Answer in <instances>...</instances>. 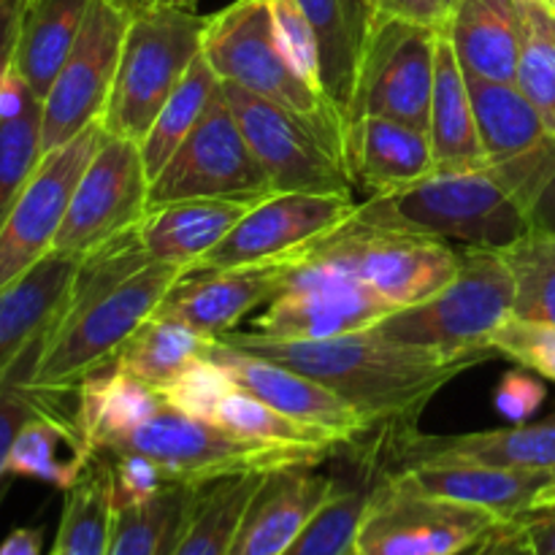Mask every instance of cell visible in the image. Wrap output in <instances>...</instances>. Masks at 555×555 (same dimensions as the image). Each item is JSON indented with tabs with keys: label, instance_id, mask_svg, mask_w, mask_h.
I'll list each match as a JSON object with an SVG mask.
<instances>
[{
	"label": "cell",
	"instance_id": "1",
	"mask_svg": "<svg viewBox=\"0 0 555 555\" xmlns=\"http://www.w3.org/2000/svg\"><path fill=\"white\" fill-rule=\"evenodd\" d=\"M182 276L179 266L146 258L135 228L81 258L68 304L43 339L27 385L49 396L76 393L85 377L114 361Z\"/></svg>",
	"mask_w": 555,
	"mask_h": 555
},
{
	"label": "cell",
	"instance_id": "2",
	"mask_svg": "<svg viewBox=\"0 0 555 555\" xmlns=\"http://www.w3.org/2000/svg\"><path fill=\"white\" fill-rule=\"evenodd\" d=\"M217 339L309 374L385 434L415 428L421 412L444 385L482 363L393 345L374 331L323 341H280L233 328Z\"/></svg>",
	"mask_w": 555,
	"mask_h": 555
},
{
	"label": "cell",
	"instance_id": "3",
	"mask_svg": "<svg viewBox=\"0 0 555 555\" xmlns=\"http://www.w3.org/2000/svg\"><path fill=\"white\" fill-rule=\"evenodd\" d=\"M347 222L482 249H504L534 231L524 206L491 166L431 171L410 188L369 195Z\"/></svg>",
	"mask_w": 555,
	"mask_h": 555
},
{
	"label": "cell",
	"instance_id": "4",
	"mask_svg": "<svg viewBox=\"0 0 555 555\" xmlns=\"http://www.w3.org/2000/svg\"><path fill=\"white\" fill-rule=\"evenodd\" d=\"M515 314V276L502 249L461 247V269L437 296L379 320L377 336L442 358L491 361V339Z\"/></svg>",
	"mask_w": 555,
	"mask_h": 555
},
{
	"label": "cell",
	"instance_id": "5",
	"mask_svg": "<svg viewBox=\"0 0 555 555\" xmlns=\"http://www.w3.org/2000/svg\"><path fill=\"white\" fill-rule=\"evenodd\" d=\"M204 57L222 85H236L287 108L345 157V117L328 95L312 90L287 65L271 25L269 0H236L211 14L204 30Z\"/></svg>",
	"mask_w": 555,
	"mask_h": 555
},
{
	"label": "cell",
	"instance_id": "6",
	"mask_svg": "<svg viewBox=\"0 0 555 555\" xmlns=\"http://www.w3.org/2000/svg\"><path fill=\"white\" fill-rule=\"evenodd\" d=\"M209 16L193 5H152L128 16L103 130L119 139L144 141L163 103L171 98L190 65L204 52Z\"/></svg>",
	"mask_w": 555,
	"mask_h": 555
},
{
	"label": "cell",
	"instance_id": "7",
	"mask_svg": "<svg viewBox=\"0 0 555 555\" xmlns=\"http://www.w3.org/2000/svg\"><path fill=\"white\" fill-rule=\"evenodd\" d=\"M103 453L146 455L173 486H206L222 477L269 475L287 466H320L325 461L307 450L236 437L217 423L195 421L171 406H163Z\"/></svg>",
	"mask_w": 555,
	"mask_h": 555
},
{
	"label": "cell",
	"instance_id": "8",
	"mask_svg": "<svg viewBox=\"0 0 555 555\" xmlns=\"http://www.w3.org/2000/svg\"><path fill=\"white\" fill-rule=\"evenodd\" d=\"M296 260L356 276L393 307H415L437 296L461 269V247L417 233L345 225Z\"/></svg>",
	"mask_w": 555,
	"mask_h": 555
},
{
	"label": "cell",
	"instance_id": "9",
	"mask_svg": "<svg viewBox=\"0 0 555 555\" xmlns=\"http://www.w3.org/2000/svg\"><path fill=\"white\" fill-rule=\"evenodd\" d=\"M442 30L377 9L358 60L347 125L366 114L393 117L428 130L437 47Z\"/></svg>",
	"mask_w": 555,
	"mask_h": 555
},
{
	"label": "cell",
	"instance_id": "10",
	"mask_svg": "<svg viewBox=\"0 0 555 555\" xmlns=\"http://www.w3.org/2000/svg\"><path fill=\"white\" fill-rule=\"evenodd\" d=\"M504 526L469 504L428 496L385 475L369 491L356 531V555H464Z\"/></svg>",
	"mask_w": 555,
	"mask_h": 555
},
{
	"label": "cell",
	"instance_id": "11",
	"mask_svg": "<svg viewBox=\"0 0 555 555\" xmlns=\"http://www.w3.org/2000/svg\"><path fill=\"white\" fill-rule=\"evenodd\" d=\"M269 195H274L269 173L233 117L220 81L204 117L150 182V206L182 198L263 201Z\"/></svg>",
	"mask_w": 555,
	"mask_h": 555
},
{
	"label": "cell",
	"instance_id": "12",
	"mask_svg": "<svg viewBox=\"0 0 555 555\" xmlns=\"http://www.w3.org/2000/svg\"><path fill=\"white\" fill-rule=\"evenodd\" d=\"M150 182L139 141L119 139L103 130L76 182L52 253L81 260L133 231L150 209Z\"/></svg>",
	"mask_w": 555,
	"mask_h": 555
},
{
	"label": "cell",
	"instance_id": "13",
	"mask_svg": "<svg viewBox=\"0 0 555 555\" xmlns=\"http://www.w3.org/2000/svg\"><path fill=\"white\" fill-rule=\"evenodd\" d=\"M399 312L345 271L293 260L285 287L255 318L253 331L280 341H323L361 334Z\"/></svg>",
	"mask_w": 555,
	"mask_h": 555
},
{
	"label": "cell",
	"instance_id": "14",
	"mask_svg": "<svg viewBox=\"0 0 555 555\" xmlns=\"http://www.w3.org/2000/svg\"><path fill=\"white\" fill-rule=\"evenodd\" d=\"M356 206L352 193H274L258 201L190 271L291 263L339 231Z\"/></svg>",
	"mask_w": 555,
	"mask_h": 555
},
{
	"label": "cell",
	"instance_id": "15",
	"mask_svg": "<svg viewBox=\"0 0 555 555\" xmlns=\"http://www.w3.org/2000/svg\"><path fill=\"white\" fill-rule=\"evenodd\" d=\"M222 95L274 193H352L345 157L312 125L236 85H222Z\"/></svg>",
	"mask_w": 555,
	"mask_h": 555
},
{
	"label": "cell",
	"instance_id": "16",
	"mask_svg": "<svg viewBox=\"0 0 555 555\" xmlns=\"http://www.w3.org/2000/svg\"><path fill=\"white\" fill-rule=\"evenodd\" d=\"M128 14L112 0H92L74 49L43 95V155L98 125L112 98Z\"/></svg>",
	"mask_w": 555,
	"mask_h": 555
},
{
	"label": "cell",
	"instance_id": "17",
	"mask_svg": "<svg viewBox=\"0 0 555 555\" xmlns=\"http://www.w3.org/2000/svg\"><path fill=\"white\" fill-rule=\"evenodd\" d=\"M101 135L103 125L98 122L68 144L41 157L36 173L0 225V291L52 253L54 238L68 215L76 182L90 163Z\"/></svg>",
	"mask_w": 555,
	"mask_h": 555
},
{
	"label": "cell",
	"instance_id": "18",
	"mask_svg": "<svg viewBox=\"0 0 555 555\" xmlns=\"http://www.w3.org/2000/svg\"><path fill=\"white\" fill-rule=\"evenodd\" d=\"M204 358L220 363L236 379L238 388L253 393L263 404L274 406L276 412L304 423V426L320 428V431L347 442L350 448L361 442L369 431H374L372 423L356 406L347 404L341 396H336L334 390L325 388L309 374L285 366V363L249 356L236 347L222 345L220 339L206 341Z\"/></svg>",
	"mask_w": 555,
	"mask_h": 555
},
{
	"label": "cell",
	"instance_id": "19",
	"mask_svg": "<svg viewBox=\"0 0 555 555\" xmlns=\"http://www.w3.org/2000/svg\"><path fill=\"white\" fill-rule=\"evenodd\" d=\"M385 453H390V469H406L417 464H480L513 472H555V412L545 421L513 423L493 431L417 434L415 428L385 437Z\"/></svg>",
	"mask_w": 555,
	"mask_h": 555
},
{
	"label": "cell",
	"instance_id": "20",
	"mask_svg": "<svg viewBox=\"0 0 555 555\" xmlns=\"http://www.w3.org/2000/svg\"><path fill=\"white\" fill-rule=\"evenodd\" d=\"M291 263L190 271L168 291L155 314L179 320L206 339H217L276 298L285 287Z\"/></svg>",
	"mask_w": 555,
	"mask_h": 555
},
{
	"label": "cell",
	"instance_id": "21",
	"mask_svg": "<svg viewBox=\"0 0 555 555\" xmlns=\"http://www.w3.org/2000/svg\"><path fill=\"white\" fill-rule=\"evenodd\" d=\"M339 488L334 477L320 475L314 466H287L263 475L244 507L228 555H282Z\"/></svg>",
	"mask_w": 555,
	"mask_h": 555
},
{
	"label": "cell",
	"instance_id": "22",
	"mask_svg": "<svg viewBox=\"0 0 555 555\" xmlns=\"http://www.w3.org/2000/svg\"><path fill=\"white\" fill-rule=\"evenodd\" d=\"M76 258L49 253L41 263L0 291V379L36 350L65 309L79 274Z\"/></svg>",
	"mask_w": 555,
	"mask_h": 555
},
{
	"label": "cell",
	"instance_id": "23",
	"mask_svg": "<svg viewBox=\"0 0 555 555\" xmlns=\"http://www.w3.org/2000/svg\"><path fill=\"white\" fill-rule=\"evenodd\" d=\"M345 163L352 182L369 195L393 193L434 171L431 139L426 128L366 114L347 125Z\"/></svg>",
	"mask_w": 555,
	"mask_h": 555
},
{
	"label": "cell",
	"instance_id": "24",
	"mask_svg": "<svg viewBox=\"0 0 555 555\" xmlns=\"http://www.w3.org/2000/svg\"><path fill=\"white\" fill-rule=\"evenodd\" d=\"M255 204L258 201L182 198L150 206L135 225V242L152 263L179 266L188 274Z\"/></svg>",
	"mask_w": 555,
	"mask_h": 555
},
{
	"label": "cell",
	"instance_id": "25",
	"mask_svg": "<svg viewBox=\"0 0 555 555\" xmlns=\"http://www.w3.org/2000/svg\"><path fill=\"white\" fill-rule=\"evenodd\" d=\"M385 475L428 496L469 504L496 515L504 524H515L529 515L537 493L551 480L553 472H513L480 464H417Z\"/></svg>",
	"mask_w": 555,
	"mask_h": 555
},
{
	"label": "cell",
	"instance_id": "26",
	"mask_svg": "<svg viewBox=\"0 0 555 555\" xmlns=\"http://www.w3.org/2000/svg\"><path fill=\"white\" fill-rule=\"evenodd\" d=\"M442 33L466 76L515 85L520 49L518 0H455Z\"/></svg>",
	"mask_w": 555,
	"mask_h": 555
},
{
	"label": "cell",
	"instance_id": "27",
	"mask_svg": "<svg viewBox=\"0 0 555 555\" xmlns=\"http://www.w3.org/2000/svg\"><path fill=\"white\" fill-rule=\"evenodd\" d=\"M428 139H431L434 171H472V168L488 166L469 79H466V70L461 68L453 43L448 41L444 33L439 36L437 47Z\"/></svg>",
	"mask_w": 555,
	"mask_h": 555
},
{
	"label": "cell",
	"instance_id": "28",
	"mask_svg": "<svg viewBox=\"0 0 555 555\" xmlns=\"http://www.w3.org/2000/svg\"><path fill=\"white\" fill-rule=\"evenodd\" d=\"M76 396H79V404H76L74 421L95 453L108 450L117 439L139 428L166 406L160 390L150 388L117 363H108L85 377Z\"/></svg>",
	"mask_w": 555,
	"mask_h": 555
},
{
	"label": "cell",
	"instance_id": "29",
	"mask_svg": "<svg viewBox=\"0 0 555 555\" xmlns=\"http://www.w3.org/2000/svg\"><path fill=\"white\" fill-rule=\"evenodd\" d=\"M92 0H22L11 68L43 101L79 38Z\"/></svg>",
	"mask_w": 555,
	"mask_h": 555
},
{
	"label": "cell",
	"instance_id": "30",
	"mask_svg": "<svg viewBox=\"0 0 555 555\" xmlns=\"http://www.w3.org/2000/svg\"><path fill=\"white\" fill-rule=\"evenodd\" d=\"M92 459L95 450L87 444L74 415H65L60 401H54L20 428L11 444L9 472L11 477H30L65 493Z\"/></svg>",
	"mask_w": 555,
	"mask_h": 555
},
{
	"label": "cell",
	"instance_id": "31",
	"mask_svg": "<svg viewBox=\"0 0 555 555\" xmlns=\"http://www.w3.org/2000/svg\"><path fill=\"white\" fill-rule=\"evenodd\" d=\"M296 3L301 5L318 33L325 95L334 101L341 117H347L363 38H366L369 20L377 9L372 0H296Z\"/></svg>",
	"mask_w": 555,
	"mask_h": 555
},
{
	"label": "cell",
	"instance_id": "32",
	"mask_svg": "<svg viewBox=\"0 0 555 555\" xmlns=\"http://www.w3.org/2000/svg\"><path fill=\"white\" fill-rule=\"evenodd\" d=\"M41 119V98L11 68L0 87V225L43 157Z\"/></svg>",
	"mask_w": 555,
	"mask_h": 555
},
{
	"label": "cell",
	"instance_id": "33",
	"mask_svg": "<svg viewBox=\"0 0 555 555\" xmlns=\"http://www.w3.org/2000/svg\"><path fill=\"white\" fill-rule=\"evenodd\" d=\"M488 166H502L534 150L551 135L537 108L509 81L466 76Z\"/></svg>",
	"mask_w": 555,
	"mask_h": 555
},
{
	"label": "cell",
	"instance_id": "34",
	"mask_svg": "<svg viewBox=\"0 0 555 555\" xmlns=\"http://www.w3.org/2000/svg\"><path fill=\"white\" fill-rule=\"evenodd\" d=\"M114 515L112 464L106 455L95 453L79 480L65 491L52 555H108Z\"/></svg>",
	"mask_w": 555,
	"mask_h": 555
},
{
	"label": "cell",
	"instance_id": "35",
	"mask_svg": "<svg viewBox=\"0 0 555 555\" xmlns=\"http://www.w3.org/2000/svg\"><path fill=\"white\" fill-rule=\"evenodd\" d=\"M263 475H238L195 488L188 518L179 529L171 555H228L244 507Z\"/></svg>",
	"mask_w": 555,
	"mask_h": 555
},
{
	"label": "cell",
	"instance_id": "36",
	"mask_svg": "<svg viewBox=\"0 0 555 555\" xmlns=\"http://www.w3.org/2000/svg\"><path fill=\"white\" fill-rule=\"evenodd\" d=\"M206 336L188 328L179 320L152 314L114 356L112 363L122 366L150 388L163 390L173 377L204 356Z\"/></svg>",
	"mask_w": 555,
	"mask_h": 555
},
{
	"label": "cell",
	"instance_id": "37",
	"mask_svg": "<svg viewBox=\"0 0 555 555\" xmlns=\"http://www.w3.org/2000/svg\"><path fill=\"white\" fill-rule=\"evenodd\" d=\"M217 90H220V79H217V74L206 63L204 52H201L195 57V63L188 68L184 79L179 81L177 90L171 92V98L163 103L150 133L139 144L150 179H155L160 173V168L171 160L179 144L188 139L195 122L204 117L206 106L217 95Z\"/></svg>",
	"mask_w": 555,
	"mask_h": 555
},
{
	"label": "cell",
	"instance_id": "38",
	"mask_svg": "<svg viewBox=\"0 0 555 555\" xmlns=\"http://www.w3.org/2000/svg\"><path fill=\"white\" fill-rule=\"evenodd\" d=\"M217 426L228 428L231 434L244 439H255V442L276 444V448H293V450H307V453L320 455V459H334L341 450L350 444L341 439L331 437V434L320 431V428L304 426V423L293 421V417L282 415L274 406L263 404L255 399L247 390L236 388L225 399V404L217 412Z\"/></svg>",
	"mask_w": 555,
	"mask_h": 555
},
{
	"label": "cell",
	"instance_id": "39",
	"mask_svg": "<svg viewBox=\"0 0 555 555\" xmlns=\"http://www.w3.org/2000/svg\"><path fill=\"white\" fill-rule=\"evenodd\" d=\"M520 49L515 87L555 135V14L545 0H518Z\"/></svg>",
	"mask_w": 555,
	"mask_h": 555
},
{
	"label": "cell",
	"instance_id": "40",
	"mask_svg": "<svg viewBox=\"0 0 555 555\" xmlns=\"http://www.w3.org/2000/svg\"><path fill=\"white\" fill-rule=\"evenodd\" d=\"M198 486H168L152 502L114 515L108 555H171Z\"/></svg>",
	"mask_w": 555,
	"mask_h": 555
},
{
	"label": "cell",
	"instance_id": "41",
	"mask_svg": "<svg viewBox=\"0 0 555 555\" xmlns=\"http://www.w3.org/2000/svg\"><path fill=\"white\" fill-rule=\"evenodd\" d=\"M502 255L515 276V318L555 325V231L537 228Z\"/></svg>",
	"mask_w": 555,
	"mask_h": 555
},
{
	"label": "cell",
	"instance_id": "42",
	"mask_svg": "<svg viewBox=\"0 0 555 555\" xmlns=\"http://www.w3.org/2000/svg\"><path fill=\"white\" fill-rule=\"evenodd\" d=\"M369 491L339 488L282 555H350Z\"/></svg>",
	"mask_w": 555,
	"mask_h": 555
},
{
	"label": "cell",
	"instance_id": "43",
	"mask_svg": "<svg viewBox=\"0 0 555 555\" xmlns=\"http://www.w3.org/2000/svg\"><path fill=\"white\" fill-rule=\"evenodd\" d=\"M41 347L43 341L36 350H30L22 358L20 366H16L9 377L0 379V502H3L5 488H9L11 482L9 453L11 444H14V437L33 415H38V412H43L47 406H52L54 401H60V396L38 393V390H33L30 385H27L33 363H36Z\"/></svg>",
	"mask_w": 555,
	"mask_h": 555
},
{
	"label": "cell",
	"instance_id": "44",
	"mask_svg": "<svg viewBox=\"0 0 555 555\" xmlns=\"http://www.w3.org/2000/svg\"><path fill=\"white\" fill-rule=\"evenodd\" d=\"M236 388V379L220 363L201 356L198 361L190 363L179 377H173L160 390V399L163 404L182 412V415L195 417V421L215 423L220 406L225 404V399Z\"/></svg>",
	"mask_w": 555,
	"mask_h": 555
},
{
	"label": "cell",
	"instance_id": "45",
	"mask_svg": "<svg viewBox=\"0 0 555 555\" xmlns=\"http://www.w3.org/2000/svg\"><path fill=\"white\" fill-rule=\"evenodd\" d=\"M269 11L276 43H280L287 65H291L312 90L325 95L323 70H320V41L309 16L304 14V9L296 0H269Z\"/></svg>",
	"mask_w": 555,
	"mask_h": 555
},
{
	"label": "cell",
	"instance_id": "46",
	"mask_svg": "<svg viewBox=\"0 0 555 555\" xmlns=\"http://www.w3.org/2000/svg\"><path fill=\"white\" fill-rule=\"evenodd\" d=\"M496 356L509 358L520 369L540 374L542 379L555 383V325L540 320L509 318L491 339Z\"/></svg>",
	"mask_w": 555,
	"mask_h": 555
},
{
	"label": "cell",
	"instance_id": "47",
	"mask_svg": "<svg viewBox=\"0 0 555 555\" xmlns=\"http://www.w3.org/2000/svg\"><path fill=\"white\" fill-rule=\"evenodd\" d=\"M112 464V486H114V507H135L146 504L166 491L168 482L166 472L152 459L139 453H103Z\"/></svg>",
	"mask_w": 555,
	"mask_h": 555
},
{
	"label": "cell",
	"instance_id": "48",
	"mask_svg": "<svg viewBox=\"0 0 555 555\" xmlns=\"http://www.w3.org/2000/svg\"><path fill=\"white\" fill-rule=\"evenodd\" d=\"M547 385L542 383L540 374L529 372V369H513L504 374L496 385V401L499 412L513 423H529L531 415L545 404Z\"/></svg>",
	"mask_w": 555,
	"mask_h": 555
},
{
	"label": "cell",
	"instance_id": "49",
	"mask_svg": "<svg viewBox=\"0 0 555 555\" xmlns=\"http://www.w3.org/2000/svg\"><path fill=\"white\" fill-rule=\"evenodd\" d=\"M379 9L388 14L404 16V20L421 22V25L439 27L442 30L448 22V3L444 0H379Z\"/></svg>",
	"mask_w": 555,
	"mask_h": 555
},
{
	"label": "cell",
	"instance_id": "50",
	"mask_svg": "<svg viewBox=\"0 0 555 555\" xmlns=\"http://www.w3.org/2000/svg\"><path fill=\"white\" fill-rule=\"evenodd\" d=\"M469 555H534V551H531L524 526L515 520V524L499 526V529L493 531L491 537H486Z\"/></svg>",
	"mask_w": 555,
	"mask_h": 555
},
{
	"label": "cell",
	"instance_id": "51",
	"mask_svg": "<svg viewBox=\"0 0 555 555\" xmlns=\"http://www.w3.org/2000/svg\"><path fill=\"white\" fill-rule=\"evenodd\" d=\"M22 0H0V87L9 76L11 63H14V43L16 27H20Z\"/></svg>",
	"mask_w": 555,
	"mask_h": 555
},
{
	"label": "cell",
	"instance_id": "52",
	"mask_svg": "<svg viewBox=\"0 0 555 555\" xmlns=\"http://www.w3.org/2000/svg\"><path fill=\"white\" fill-rule=\"evenodd\" d=\"M534 555H555V513H531L518 520Z\"/></svg>",
	"mask_w": 555,
	"mask_h": 555
},
{
	"label": "cell",
	"instance_id": "53",
	"mask_svg": "<svg viewBox=\"0 0 555 555\" xmlns=\"http://www.w3.org/2000/svg\"><path fill=\"white\" fill-rule=\"evenodd\" d=\"M43 531L33 526L14 529L3 542H0V555H41Z\"/></svg>",
	"mask_w": 555,
	"mask_h": 555
},
{
	"label": "cell",
	"instance_id": "54",
	"mask_svg": "<svg viewBox=\"0 0 555 555\" xmlns=\"http://www.w3.org/2000/svg\"><path fill=\"white\" fill-rule=\"evenodd\" d=\"M531 513H555V472L551 480L545 482V486L540 488V493H537L534 504H531L529 515Z\"/></svg>",
	"mask_w": 555,
	"mask_h": 555
},
{
	"label": "cell",
	"instance_id": "55",
	"mask_svg": "<svg viewBox=\"0 0 555 555\" xmlns=\"http://www.w3.org/2000/svg\"><path fill=\"white\" fill-rule=\"evenodd\" d=\"M112 3L130 16V14H135V11L152 9V5H168V3L188 5V0H112Z\"/></svg>",
	"mask_w": 555,
	"mask_h": 555
},
{
	"label": "cell",
	"instance_id": "56",
	"mask_svg": "<svg viewBox=\"0 0 555 555\" xmlns=\"http://www.w3.org/2000/svg\"><path fill=\"white\" fill-rule=\"evenodd\" d=\"M545 3L551 5V11H553V14H555V0H545Z\"/></svg>",
	"mask_w": 555,
	"mask_h": 555
},
{
	"label": "cell",
	"instance_id": "57",
	"mask_svg": "<svg viewBox=\"0 0 555 555\" xmlns=\"http://www.w3.org/2000/svg\"><path fill=\"white\" fill-rule=\"evenodd\" d=\"M201 3V0H188V5H193V9H195V5H198Z\"/></svg>",
	"mask_w": 555,
	"mask_h": 555
},
{
	"label": "cell",
	"instance_id": "58",
	"mask_svg": "<svg viewBox=\"0 0 555 555\" xmlns=\"http://www.w3.org/2000/svg\"><path fill=\"white\" fill-rule=\"evenodd\" d=\"M372 5H374V9H379V0H372Z\"/></svg>",
	"mask_w": 555,
	"mask_h": 555
},
{
	"label": "cell",
	"instance_id": "59",
	"mask_svg": "<svg viewBox=\"0 0 555 555\" xmlns=\"http://www.w3.org/2000/svg\"><path fill=\"white\" fill-rule=\"evenodd\" d=\"M444 3H448V9H450V5H453V3H455V0H444Z\"/></svg>",
	"mask_w": 555,
	"mask_h": 555
},
{
	"label": "cell",
	"instance_id": "60",
	"mask_svg": "<svg viewBox=\"0 0 555 555\" xmlns=\"http://www.w3.org/2000/svg\"><path fill=\"white\" fill-rule=\"evenodd\" d=\"M472 551H475V547H472ZM472 551H469V553H472ZM469 553H464V555H469ZM350 555H356V553H350Z\"/></svg>",
	"mask_w": 555,
	"mask_h": 555
}]
</instances>
